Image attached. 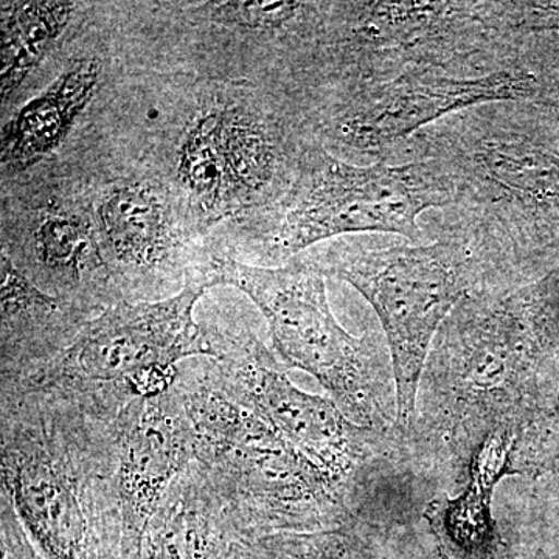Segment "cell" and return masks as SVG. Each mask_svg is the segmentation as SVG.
<instances>
[{"label":"cell","instance_id":"cell-16","mask_svg":"<svg viewBox=\"0 0 559 559\" xmlns=\"http://www.w3.org/2000/svg\"><path fill=\"white\" fill-rule=\"evenodd\" d=\"M100 72L95 60L76 61L3 124V173L27 170L64 142L94 97Z\"/></svg>","mask_w":559,"mask_h":559},{"label":"cell","instance_id":"cell-13","mask_svg":"<svg viewBox=\"0 0 559 559\" xmlns=\"http://www.w3.org/2000/svg\"><path fill=\"white\" fill-rule=\"evenodd\" d=\"M514 437L492 436L469 466L466 487L451 498L439 495L426 506L423 520L441 559H509L510 546L492 510L502 479L513 476Z\"/></svg>","mask_w":559,"mask_h":559},{"label":"cell","instance_id":"cell-18","mask_svg":"<svg viewBox=\"0 0 559 559\" xmlns=\"http://www.w3.org/2000/svg\"><path fill=\"white\" fill-rule=\"evenodd\" d=\"M76 3L2 2V103L9 100L53 49Z\"/></svg>","mask_w":559,"mask_h":559},{"label":"cell","instance_id":"cell-9","mask_svg":"<svg viewBox=\"0 0 559 559\" xmlns=\"http://www.w3.org/2000/svg\"><path fill=\"white\" fill-rule=\"evenodd\" d=\"M207 334L212 358L201 364L209 381L318 465L340 488L345 503L364 471L403 452L396 428H362L333 400L297 389L286 374L288 367L255 334Z\"/></svg>","mask_w":559,"mask_h":559},{"label":"cell","instance_id":"cell-3","mask_svg":"<svg viewBox=\"0 0 559 559\" xmlns=\"http://www.w3.org/2000/svg\"><path fill=\"white\" fill-rule=\"evenodd\" d=\"M510 102L463 110L419 139L421 156L450 183V230L441 240L469 250L489 286H521L525 229L559 209V154L513 119Z\"/></svg>","mask_w":559,"mask_h":559},{"label":"cell","instance_id":"cell-15","mask_svg":"<svg viewBox=\"0 0 559 559\" xmlns=\"http://www.w3.org/2000/svg\"><path fill=\"white\" fill-rule=\"evenodd\" d=\"M98 226L106 255L127 288L142 285L170 259V213L151 187H114L98 205Z\"/></svg>","mask_w":559,"mask_h":559},{"label":"cell","instance_id":"cell-21","mask_svg":"<svg viewBox=\"0 0 559 559\" xmlns=\"http://www.w3.org/2000/svg\"><path fill=\"white\" fill-rule=\"evenodd\" d=\"M0 528L2 559H39L9 500L3 496H0Z\"/></svg>","mask_w":559,"mask_h":559},{"label":"cell","instance_id":"cell-22","mask_svg":"<svg viewBox=\"0 0 559 559\" xmlns=\"http://www.w3.org/2000/svg\"><path fill=\"white\" fill-rule=\"evenodd\" d=\"M502 532L509 540V559H559V557H550V555L544 554L539 547L533 546L528 539L518 535V533L506 528H502Z\"/></svg>","mask_w":559,"mask_h":559},{"label":"cell","instance_id":"cell-1","mask_svg":"<svg viewBox=\"0 0 559 559\" xmlns=\"http://www.w3.org/2000/svg\"><path fill=\"white\" fill-rule=\"evenodd\" d=\"M558 388L525 286L474 290L430 348L403 439L407 465L439 495H459L481 444L492 436L518 439L550 409Z\"/></svg>","mask_w":559,"mask_h":559},{"label":"cell","instance_id":"cell-2","mask_svg":"<svg viewBox=\"0 0 559 559\" xmlns=\"http://www.w3.org/2000/svg\"><path fill=\"white\" fill-rule=\"evenodd\" d=\"M0 390V496L39 559H123L120 412L58 390Z\"/></svg>","mask_w":559,"mask_h":559},{"label":"cell","instance_id":"cell-5","mask_svg":"<svg viewBox=\"0 0 559 559\" xmlns=\"http://www.w3.org/2000/svg\"><path fill=\"white\" fill-rule=\"evenodd\" d=\"M202 274L210 288L234 286L245 293L267 320L280 360L316 378L345 417L362 428H395V378L380 342L342 329L326 297L325 274L314 261L261 267L215 257Z\"/></svg>","mask_w":559,"mask_h":559},{"label":"cell","instance_id":"cell-10","mask_svg":"<svg viewBox=\"0 0 559 559\" xmlns=\"http://www.w3.org/2000/svg\"><path fill=\"white\" fill-rule=\"evenodd\" d=\"M282 162V146L260 114L218 100L183 132L176 175L187 207L207 226L266 197Z\"/></svg>","mask_w":559,"mask_h":559},{"label":"cell","instance_id":"cell-11","mask_svg":"<svg viewBox=\"0 0 559 559\" xmlns=\"http://www.w3.org/2000/svg\"><path fill=\"white\" fill-rule=\"evenodd\" d=\"M535 80L522 69L457 76L437 68L404 69L369 81L334 120V138L364 153L381 154L455 114L491 103L520 102Z\"/></svg>","mask_w":559,"mask_h":559},{"label":"cell","instance_id":"cell-19","mask_svg":"<svg viewBox=\"0 0 559 559\" xmlns=\"http://www.w3.org/2000/svg\"><path fill=\"white\" fill-rule=\"evenodd\" d=\"M90 227L79 216L53 213L36 229L35 253L38 263L50 275L53 286L69 293L80 285L84 263L94 252Z\"/></svg>","mask_w":559,"mask_h":559},{"label":"cell","instance_id":"cell-23","mask_svg":"<svg viewBox=\"0 0 559 559\" xmlns=\"http://www.w3.org/2000/svg\"><path fill=\"white\" fill-rule=\"evenodd\" d=\"M399 559H429V558L414 557V550H411V551H404V554H401Z\"/></svg>","mask_w":559,"mask_h":559},{"label":"cell","instance_id":"cell-4","mask_svg":"<svg viewBox=\"0 0 559 559\" xmlns=\"http://www.w3.org/2000/svg\"><path fill=\"white\" fill-rule=\"evenodd\" d=\"M190 360V359H189ZM180 364L176 388L193 428L194 463L246 536L353 524L334 481L253 412Z\"/></svg>","mask_w":559,"mask_h":559},{"label":"cell","instance_id":"cell-6","mask_svg":"<svg viewBox=\"0 0 559 559\" xmlns=\"http://www.w3.org/2000/svg\"><path fill=\"white\" fill-rule=\"evenodd\" d=\"M312 261L323 274L352 285L377 311L395 378V428L406 439L433 341L460 301L488 288L484 272L469 250L444 240L381 249L340 242Z\"/></svg>","mask_w":559,"mask_h":559},{"label":"cell","instance_id":"cell-17","mask_svg":"<svg viewBox=\"0 0 559 559\" xmlns=\"http://www.w3.org/2000/svg\"><path fill=\"white\" fill-rule=\"evenodd\" d=\"M414 533L380 532L355 521L319 532L240 536L221 559H395L414 540Z\"/></svg>","mask_w":559,"mask_h":559},{"label":"cell","instance_id":"cell-8","mask_svg":"<svg viewBox=\"0 0 559 559\" xmlns=\"http://www.w3.org/2000/svg\"><path fill=\"white\" fill-rule=\"evenodd\" d=\"M209 289L205 277H194L171 297L109 305L57 356L2 388L58 390L123 409L134 400L131 382L146 371L212 358L207 331L193 314Z\"/></svg>","mask_w":559,"mask_h":559},{"label":"cell","instance_id":"cell-14","mask_svg":"<svg viewBox=\"0 0 559 559\" xmlns=\"http://www.w3.org/2000/svg\"><path fill=\"white\" fill-rule=\"evenodd\" d=\"M240 536L246 535L193 462L151 514L140 559H221Z\"/></svg>","mask_w":559,"mask_h":559},{"label":"cell","instance_id":"cell-20","mask_svg":"<svg viewBox=\"0 0 559 559\" xmlns=\"http://www.w3.org/2000/svg\"><path fill=\"white\" fill-rule=\"evenodd\" d=\"M209 17L226 27L245 31H278L296 20L308 3L300 2H215L207 3Z\"/></svg>","mask_w":559,"mask_h":559},{"label":"cell","instance_id":"cell-7","mask_svg":"<svg viewBox=\"0 0 559 559\" xmlns=\"http://www.w3.org/2000/svg\"><path fill=\"white\" fill-rule=\"evenodd\" d=\"M450 204V183L432 159L358 167L312 148L300 157L280 201L270 246L280 257H296L318 242L360 231L401 235L421 245L419 216Z\"/></svg>","mask_w":559,"mask_h":559},{"label":"cell","instance_id":"cell-12","mask_svg":"<svg viewBox=\"0 0 559 559\" xmlns=\"http://www.w3.org/2000/svg\"><path fill=\"white\" fill-rule=\"evenodd\" d=\"M116 448L123 559H140L151 514L194 462L193 428L176 384L162 395L131 400L120 411Z\"/></svg>","mask_w":559,"mask_h":559}]
</instances>
